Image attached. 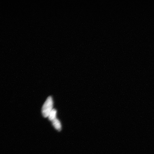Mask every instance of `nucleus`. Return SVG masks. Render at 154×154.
I'll list each match as a JSON object with an SVG mask.
<instances>
[{
    "label": "nucleus",
    "instance_id": "nucleus-1",
    "mask_svg": "<svg viewBox=\"0 0 154 154\" xmlns=\"http://www.w3.org/2000/svg\"><path fill=\"white\" fill-rule=\"evenodd\" d=\"M53 102L51 96L48 97L44 103L42 108V113L44 117L49 116L50 113L53 109Z\"/></svg>",
    "mask_w": 154,
    "mask_h": 154
},
{
    "label": "nucleus",
    "instance_id": "nucleus-2",
    "mask_svg": "<svg viewBox=\"0 0 154 154\" xmlns=\"http://www.w3.org/2000/svg\"><path fill=\"white\" fill-rule=\"evenodd\" d=\"M52 122L55 128L58 131H60L61 129V125L60 121L56 118L52 121Z\"/></svg>",
    "mask_w": 154,
    "mask_h": 154
},
{
    "label": "nucleus",
    "instance_id": "nucleus-3",
    "mask_svg": "<svg viewBox=\"0 0 154 154\" xmlns=\"http://www.w3.org/2000/svg\"><path fill=\"white\" fill-rule=\"evenodd\" d=\"M57 111L55 109H53V110L50 113L48 116V118L51 121H53L55 119H56Z\"/></svg>",
    "mask_w": 154,
    "mask_h": 154
}]
</instances>
